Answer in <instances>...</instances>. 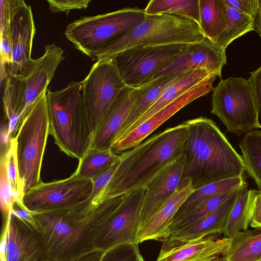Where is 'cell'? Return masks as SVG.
<instances>
[{
  "mask_svg": "<svg viewBox=\"0 0 261 261\" xmlns=\"http://www.w3.org/2000/svg\"><path fill=\"white\" fill-rule=\"evenodd\" d=\"M187 132L185 121L121 153L118 166L96 205L144 188L161 170L182 154Z\"/></svg>",
  "mask_w": 261,
  "mask_h": 261,
  "instance_id": "cell-1",
  "label": "cell"
},
{
  "mask_svg": "<svg viewBox=\"0 0 261 261\" xmlns=\"http://www.w3.org/2000/svg\"><path fill=\"white\" fill-rule=\"evenodd\" d=\"M188 132L182 154V178L191 179L195 190L226 179L242 176V159L216 124L200 117L186 121Z\"/></svg>",
  "mask_w": 261,
  "mask_h": 261,
  "instance_id": "cell-2",
  "label": "cell"
},
{
  "mask_svg": "<svg viewBox=\"0 0 261 261\" xmlns=\"http://www.w3.org/2000/svg\"><path fill=\"white\" fill-rule=\"evenodd\" d=\"M123 196L104 201L87 215L71 210L32 214L46 261H60L97 246L109 217Z\"/></svg>",
  "mask_w": 261,
  "mask_h": 261,
  "instance_id": "cell-3",
  "label": "cell"
},
{
  "mask_svg": "<svg viewBox=\"0 0 261 261\" xmlns=\"http://www.w3.org/2000/svg\"><path fill=\"white\" fill-rule=\"evenodd\" d=\"M49 134L68 156L82 158L89 149L92 132L82 93V82L46 91Z\"/></svg>",
  "mask_w": 261,
  "mask_h": 261,
  "instance_id": "cell-4",
  "label": "cell"
},
{
  "mask_svg": "<svg viewBox=\"0 0 261 261\" xmlns=\"http://www.w3.org/2000/svg\"><path fill=\"white\" fill-rule=\"evenodd\" d=\"M204 38L199 25L190 19L171 13L146 14L143 21L98 51L92 60L111 59L131 48L191 44L200 42Z\"/></svg>",
  "mask_w": 261,
  "mask_h": 261,
  "instance_id": "cell-5",
  "label": "cell"
},
{
  "mask_svg": "<svg viewBox=\"0 0 261 261\" xmlns=\"http://www.w3.org/2000/svg\"><path fill=\"white\" fill-rule=\"evenodd\" d=\"M46 91L21 115L18 120L20 125L11 139L21 187V201L28 191L42 182V163L49 134Z\"/></svg>",
  "mask_w": 261,
  "mask_h": 261,
  "instance_id": "cell-6",
  "label": "cell"
},
{
  "mask_svg": "<svg viewBox=\"0 0 261 261\" xmlns=\"http://www.w3.org/2000/svg\"><path fill=\"white\" fill-rule=\"evenodd\" d=\"M63 50L55 43L45 46L42 56L34 60L22 75H7L3 96L5 123L13 136L23 113L45 91L64 60Z\"/></svg>",
  "mask_w": 261,
  "mask_h": 261,
  "instance_id": "cell-7",
  "label": "cell"
},
{
  "mask_svg": "<svg viewBox=\"0 0 261 261\" xmlns=\"http://www.w3.org/2000/svg\"><path fill=\"white\" fill-rule=\"evenodd\" d=\"M145 16L144 9L124 8L81 17L68 24L64 34L76 49L92 59L98 51L143 21Z\"/></svg>",
  "mask_w": 261,
  "mask_h": 261,
  "instance_id": "cell-8",
  "label": "cell"
},
{
  "mask_svg": "<svg viewBox=\"0 0 261 261\" xmlns=\"http://www.w3.org/2000/svg\"><path fill=\"white\" fill-rule=\"evenodd\" d=\"M211 112L237 136L259 128L258 107L250 78L221 80L213 88Z\"/></svg>",
  "mask_w": 261,
  "mask_h": 261,
  "instance_id": "cell-9",
  "label": "cell"
},
{
  "mask_svg": "<svg viewBox=\"0 0 261 261\" xmlns=\"http://www.w3.org/2000/svg\"><path fill=\"white\" fill-rule=\"evenodd\" d=\"M189 45L177 44L131 48L111 59L126 86L140 88L175 61Z\"/></svg>",
  "mask_w": 261,
  "mask_h": 261,
  "instance_id": "cell-10",
  "label": "cell"
},
{
  "mask_svg": "<svg viewBox=\"0 0 261 261\" xmlns=\"http://www.w3.org/2000/svg\"><path fill=\"white\" fill-rule=\"evenodd\" d=\"M93 181L74 173L67 178L41 182L23 196L21 203L32 214L71 209L87 200Z\"/></svg>",
  "mask_w": 261,
  "mask_h": 261,
  "instance_id": "cell-11",
  "label": "cell"
},
{
  "mask_svg": "<svg viewBox=\"0 0 261 261\" xmlns=\"http://www.w3.org/2000/svg\"><path fill=\"white\" fill-rule=\"evenodd\" d=\"M82 82L83 96L93 134L126 85L113 59L97 61Z\"/></svg>",
  "mask_w": 261,
  "mask_h": 261,
  "instance_id": "cell-12",
  "label": "cell"
},
{
  "mask_svg": "<svg viewBox=\"0 0 261 261\" xmlns=\"http://www.w3.org/2000/svg\"><path fill=\"white\" fill-rule=\"evenodd\" d=\"M144 188L124 195L109 217L97 245L105 250L123 244H139L138 234Z\"/></svg>",
  "mask_w": 261,
  "mask_h": 261,
  "instance_id": "cell-13",
  "label": "cell"
},
{
  "mask_svg": "<svg viewBox=\"0 0 261 261\" xmlns=\"http://www.w3.org/2000/svg\"><path fill=\"white\" fill-rule=\"evenodd\" d=\"M5 217L1 261H46L39 234L11 211Z\"/></svg>",
  "mask_w": 261,
  "mask_h": 261,
  "instance_id": "cell-14",
  "label": "cell"
},
{
  "mask_svg": "<svg viewBox=\"0 0 261 261\" xmlns=\"http://www.w3.org/2000/svg\"><path fill=\"white\" fill-rule=\"evenodd\" d=\"M11 6L12 62L7 75H21L34 62L31 52L36 28L30 5L22 0H11Z\"/></svg>",
  "mask_w": 261,
  "mask_h": 261,
  "instance_id": "cell-15",
  "label": "cell"
},
{
  "mask_svg": "<svg viewBox=\"0 0 261 261\" xmlns=\"http://www.w3.org/2000/svg\"><path fill=\"white\" fill-rule=\"evenodd\" d=\"M217 76L211 75L155 113L134 130L115 141L111 150L115 153L130 149L142 141L156 128L182 108L213 90Z\"/></svg>",
  "mask_w": 261,
  "mask_h": 261,
  "instance_id": "cell-16",
  "label": "cell"
},
{
  "mask_svg": "<svg viewBox=\"0 0 261 261\" xmlns=\"http://www.w3.org/2000/svg\"><path fill=\"white\" fill-rule=\"evenodd\" d=\"M185 162V156L181 154L161 170L144 188L139 229L178 188L182 179Z\"/></svg>",
  "mask_w": 261,
  "mask_h": 261,
  "instance_id": "cell-17",
  "label": "cell"
},
{
  "mask_svg": "<svg viewBox=\"0 0 261 261\" xmlns=\"http://www.w3.org/2000/svg\"><path fill=\"white\" fill-rule=\"evenodd\" d=\"M226 49L205 37L199 42L189 44L187 50L175 61L155 76L156 79L198 68L221 77L222 67L226 64ZM151 81V82H152Z\"/></svg>",
  "mask_w": 261,
  "mask_h": 261,
  "instance_id": "cell-18",
  "label": "cell"
},
{
  "mask_svg": "<svg viewBox=\"0 0 261 261\" xmlns=\"http://www.w3.org/2000/svg\"><path fill=\"white\" fill-rule=\"evenodd\" d=\"M230 243V238L215 234L185 242L165 241L156 261H222Z\"/></svg>",
  "mask_w": 261,
  "mask_h": 261,
  "instance_id": "cell-19",
  "label": "cell"
},
{
  "mask_svg": "<svg viewBox=\"0 0 261 261\" xmlns=\"http://www.w3.org/2000/svg\"><path fill=\"white\" fill-rule=\"evenodd\" d=\"M126 86L119 93L92 135L89 149L111 150L132 105L145 90Z\"/></svg>",
  "mask_w": 261,
  "mask_h": 261,
  "instance_id": "cell-20",
  "label": "cell"
},
{
  "mask_svg": "<svg viewBox=\"0 0 261 261\" xmlns=\"http://www.w3.org/2000/svg\"><path fill=\"white\" fill-rule=\"evenodd\" d=\"M195 191L192 180L182 178L175 191L139 230L138 243L154 240L163 242L164 233L177 211Z\"/></svg>",
  "mask_w": 261,
  "mask_h": 261,
  "instance_id": "cell-21",
  "label": "cell"
},
{
  "mask_svg": "<svg viewBox=\"0 0 261 261\" xmlns=\"http://www.w3.org/2000/svg\"><path fill=\"white\" fill-rule=\"evenodd\" d=\"M240 187L217 210L202 217L186 228L173 233L165 241L185 242L201 239L210 235L222 233L236 200Z\"/></svg>",
  "mask_w": 261,
  "mask_h": 261,
  "instance_id": "cell-22",
  "label": "cell"
},
{
  "mask_svg": "<svg viewBox=\"0 0 261 261\" xmlns=\"http://www.w3.org/2000/svg\"><path fill=\"white\" fill-rule=\"evenodd\" d=\"M211 75H214L211 74L206 69L202 68L185 72L181 77L165 90L159 98L127 130L122 138L134 130L155 113Z\"/></svg>",
  "mask_w": 261,
  "mask_h": 261,
  "instance_id": "cell-23",
  "label": "cell"
},
{
  "mask_svg": "<svg viewBox=\"0 0 261 261\" xmlns=\"http://www.w3.org/2000/svg\"><path fill=\"white\" fill-rule=\"evenodd\" d=\"M185 72L160 77L145 85L144 91L132 105L127 119L114 142L121 138L127 130L159 98L165 90Z\"/></svg>",
  "mask_w": 261,
  "mask_h": 261,
  "instance_id": "cell-24",
  "label": "cell"
},
{
  "mask_svg": "<svg viewBox=\"0 0 261 261\" xmlns=\"http://www.w3.org/2000/svg\"><path fill=\"white\" fill-rule=\"evenodd\" d=\"M222 261H261V228L236 234L230 239Z\"/></svg>",
  "mask_w": 261,
  "mask_h": 261,
  "instance_id": "cell-25",
  "label": "cell"
},
{
  "mask_svg": "<svg viewBox=\"0 0 261 261\" xmlns=\"http://www.w3.org/2000/svg\"><path fill=\"white\" fill-rule=\"evenodd\" d=\"M257 191L249 190L246 181L241 185L222 233L225 237L231 239L239 232L248 229L253 200Z\"/></svg>",
  "mask_w": 261,
  "mask_h": 261,
  "instance_id": "cell-26",
  "label": "cell"
},
{
  "mask_svg": "<svg viewBox=\"0 0 261 261\" xmlns=\"http://www.w3.org/2000/svg\"><path fill=\"white\" fill-rule=\"evenodd\" d=\"M200 28L204 36L215 43L225 27L227 10L223 0H199Z\"/></svg>",
  "mask_w": 261,
  "mask_h": 261,
  "instance_id": "cell-27",
  "label": "cell"
},
{
  "mask_svg": "<svg viewBox=\"0 0 261 261\" xmlns=\"http://www.w3.org/2000/svg\"><path fill=\"white\" fill-rule=\"evenodd\" d=\"M244 182L242 176L212 183L195 190L177 211L169 225L178 221L205 200L217 194L233 191L239 188Z\"/></svg>",
  "mask_w": 261,
  "mask_h": 261,
  "instance_id": "cell-28",
  "label": "cell"
},
{
  "mask_svg": "<svg viewBox=\"0 0 261 261\" xmlns=\"http://www.w3.org/2000/svg\"><path fill=\"white\" fill-rule=\"evenodd\" d=\"M239 144L245 170L261 190V130L246 133Z\"/></svg>",
  "mask_w": 261,
  "mask_h": 261,
  "instance_id": "cell-29",
  "label": "cell"
},
{
  "mask_svg": "<svg viewBox=\"0 0 261 261\" xmlns=\"http://www.w3.org/2000/svg\"><path fill=\"white\" fill-rule=\"evenodd\" d=\"M237 189L230 192L217 194L199 203L178 221L167 227L164 233L163 242L167 240L173 233L186 228L202 217L217 210Z\"/></svg>",
  "mask_w": 261,
  "mask_h": 261,
  "instance_id": "cell-30",
  "label": "cell"
},
{
  "mask_svg": "<svg viewBox=\"0 0 261 261\" xmlns=\"http://www.w3.org/2000/svg\"><path fill=\"white\" fill-rule=\"evenodd\" d=\"M120 159V154L111 150L89 149L79 160L75 174L88 179H93L108 168Z\"/></svg>",
  "mask_w": 261,
  "mask_h": 261,
  "instance_id": "cell-31",
  "label": "cell"
},
{
  "mask_svg": "<svg viewBox=\"0 0 261 261\" xmlns=\"http://www.w3.org/2000/svg\"><path fill=\"white\" fill-rule=\"evenodd\" d=\"M146 14L171 13L182 16L199 25V0H151L144 9Z\"/></svg>",
  "mask_w": 261,
  "mask_h": 261,
  "instance_id": "cell-32",
  "label": "cell"
},
{
  "mask_svg": "<svg viewBox=\"0 0 261 261\" xmlns=\"http://www.w3.org/2000/svg\"><path fill=\"white\" fill-rule=\"evenodd\" d=\"M227 19L225 28L215 44L226 49L235 39L253 31V18L234 9L227 7Z\"/></svg>",
  "mask_w": 261,
  "mask_h": 261,
  "instance_id": "cell-33",
  "label": "cell"
},
{
  "mask_svg": "<svg viewBox=\"0 0 261 261\" xmlns=\"http://www.w3.org/2000/svg\"><path fill=\"white\" fill-rule=\"evenodd\" d=\"M1 7V79H5L7 70L12 62V41L10 27L11 17V9L9 5L6 2L0 4Z\"/></svg>",
  "mask_w": 261,
  "mask_h": 261,
  "instance_id": "cell-34",
  "label": "cell"
},
{
  "mask_svg": "<svg viewBox=\"0 0 261 261\" xmlns=\"http://www.w3.org/2000/svg\"><path fill=\"white\" fill-rule=\"evenodd\" d=\"M119 161L120 159L108 168L92 179L93 187L91 195L87 200L77 205L79 209L90 213L99 206L96 205V202L99 195L111 179L118 166Z\"/></svg>",
  "mask_w": 261,
  "mask_h": 261,
  "instance_id": "cell-35",
  "label": "cell"
},
{
  "mask_svg": "<svg viewBox=\"0 0 261 261\" xmlns=\"http://www.w3.org/2000/svg\"><path fill=\"white\" fill-rule=\"evenodd\" d=\"M4 152L1 154L6 164L7 173L11 192L14 197L21 201V187L19 180L17 167L16 163L15 154L11 143L4 148Z\"/></svg>",
  "mask_w": 261,
  "mask_h": 261,
  "instance_id": "cell-36",
  "label": "cell"
},
{
  "mask_svg": "<svg viewBox=\"0 0 261 261\" xmlns=\"http://www.w3.org/2000/svg\"><path fill=\"white\" fill-rule=\"evenodd\" d=\"M139 244H123L108 249L102 261H138Z\"/></svg>",
  "mask_w": 261,
  "mask_h": 261,
  "instance_id": "cell-37",
  "label": "cell"
},
{
  "mask_svg": "<svg viewBox=\"0 0 261 261\" xmlns=\"http://www.w3.org/2000/svg\"><path fill=\"white\" fill-rule=\"evenodd\" d=\"M51 12H65L68 15L70 11L74 9H86L90 0H47Z\"/></svg>",
  "mask_w": 261,
  "mask_h": 261,
  "instance_id": "cell-38",
  "label": "cell"
},
{
  "mask_svg": "<svg viewBox=\"0 0 261 261\" xmlns=\"http://www.w3.org/2000/svg\"><path fill=\"white\" fill-rule=\"evenodd\" d=\"M226 7H230L254 17L257 7V0H223Z\"/></svg>",
  "mask_w": 261,
  "mask_h": 261,
  "instance_id": "cell-39",
  "label": "cell"
},
{
  "mask_svg": "<svg viewBox=\"0 0 261 261\" xmlns=\"http://www.w3.org/2000/svg\"><path fill=\"white\" fill-rule=\"evenodd\" d=\"M107 250L96 246L60 261H102Z\"/></svg>",
  "mask_w": 261,
  "mask_h": 261,
  "instance_id": "cell-40",
  "label": "cell"
},
{
  "mask_svg": "<svg viewBox=\"0 0 261 261\" xmlns=\"http://www.w3.org/2000/svg\"><path fill=\"white\" fill-rule=\"evenodd\" d=\"M251 80L258 107V121L261 128V66L250 72Z\"/></svg>",
  "mask_w": 261,
  "mask_h": 261,
  "instance_id": "cell-41",
  "label": "cell"
},
{
  "mask_svg": "<svg viewBox=\"0 0 261 261\" xmlns=\"http://www.w3.org/2000/svg\"><path fill=\"white\" fill-rule=\"evenodd\" d=\"M250 225L261 228V191H257L253 200Z\"/></svg>",
  "mask_w": 261,
  "mask_h": 261,
  "instance_id": "cell-42",
  "label": "cell"
},
{
  "mask_svg": "<svg viewBox=\"0 0 261 261\" xmlns=\"http://www.w3.org/2000/svg\"><path fill=\"white\" fill-rule=\"evenodd\" d=\"M253 31L261 37V0H257V7L253 17Z\"/></svg>",
  "mask_w": 261,
  "mask_h": 261,
  "instance_id": "cell-43",
  "label": "cell"
},
{
  "mask_svg": "<svg viewBox=\"0 0 261 261\" xmlns=\"http://www.w3.org/2000/svg\"><path fill=\"white\" fill-rule=\"evenodd\" d=\"M138 261H145L143 257H142V255L140 254L138 259Z\"/></svg>",
  "mask_w": 261,
  "mask_h": 261,
  "instance_id": "cell-44",
  "label": "cell"
}]
</instances>
